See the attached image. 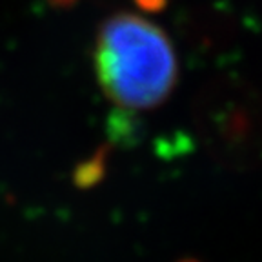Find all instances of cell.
<instances>
[{"mask_svg":"<svg viewBox=\"0 0 262 262\" xmlns=\"http://www.w3.org/2000/svg\"><path fill=\"white\" fill-rule=\"evenodd\" d=\"M95 66L106 97L126 110H151L175 88L177 58L169 38L159 26L129 13L102 24Z\"/></svg>","mask_w":262,"mask_h":262,"instance_id":"6da1fadb","label":"cell"},{"mask_svg":"<svg viewBox=\"0 0 262 262\" xmlns=\"http://www.w3.org/2000/svg\"><path fill=\"white\" fill-rule=\"evenodd\" d=\"M139 2L144 6V8H149V9L159 8V6H160V0H139Z\"/></svg>","mask_w":262,"mask_h":262,"instance_id":"7a4b0ae2","label":"cell"}]
</instances>
